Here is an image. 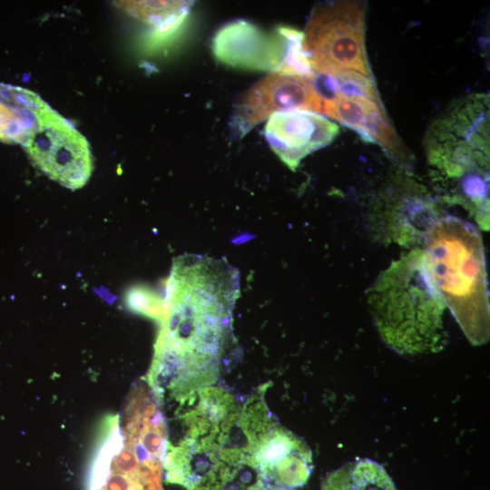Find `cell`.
<instances>
[{"label": "cell", "instance_id": "7a4b0ae2", "mask_svg": "<svg viewBox=\"0 0 490 490\" xmlns=\"http://www.w3.org/2000/svg\"><path fill=\"white\" fill-rule=\"evenodd\" d=\"M426 259L435 285L467 338L489 336V299L482 238L455 217L436 220L426 235Z\"/></svg>", "mask_w": 490, "mask_h": 490}, {"label": "cell", "instance_id": "6da1fadb", "mask_svg": "<svg viewBox=\"0 0 490 490\" xmlns=\"http://www.w3.org/2000/svg\"><path fill=\"white\" fill-rule=\"evenodd\" d=\"M239 295L240 273L225 259L185 254L173 260L148 374L156 402L190 405L217 381L223 355L233 346Z\"/></svg>", "mask_w": 490, "mask_h": 490}, {"label": "cell", "instance_id": "8fae6325", "mask_svg": "<svg viewBox=\"0 0 490 490\" xmlns=\"http://www.w3.org/2000/svg\"><path fill=\"white\" fill-rule=\"evenodd\" d=\"M45 103L38 94L24 104L0 101V142L23 146L38 129L39 113Z\"/></svg>", "mask_w": 490, "mask_h": 490}, {"label": "cell", "instance_id": "ba28073f", "mask_svg": "<svg viewBox=\"0 0 490 490\" xmlns=\"http://www.w3.org/2000/svg\"><path fill=\"white\" fill-rule=\"evenodd\" d=\"M321 113L379 144L392 156H403L404 149L381 103L333 94L322 99Z\"/></svg>", "mask_w": 490, "mask_h": 490}, {"label": "cell", "instance_id": "277c9868", "mask_svg": "<svg viewBox=\"0 0 490 490\" xmlns=\"http://www.w3.org/2000/svg\"><path fill=\"white\" fill-rule=\"evenodd\" d=\"M214 57L243 70L312 76L314 72L303 46V32L279 25L266 31L244 19L225 24L211 42Z\"/></svg>", "mask_w": 490, "mask_h": 490}, {"label": "cell", "instance_id": "8992f818", "mask_svg": "<svg viewBox=\"0 0 490 490\" xmlns=\"http://www.w3.org/2000/svg\"><path fill=\"white\" fill-rule=\"evenodd\" d=\"M294 110L322 112L316 73L313 76L269 73L239 100L231 116V126L242 137L271 115Z\"/></svg>", "mask_w": 490, "mask_h": 490}, {"label": "cell", "instance_id": "52a82bcc", "mask_svg": "<svg viewBox=\"0 0 490 490\" xmlns=\"http://www.w3.org/2000/svg\"><path fill=\"white\" fill-rule=\"evenodd\" d=\"M338 132V126L324 115L304 110L275 113L264 127L270 149L291 171L306 156L328 145Z\"/></svg>", "mask_w": 490, "mask_h": 490}, {"label": "cell", "instance_id": "3957f363", "mask_svg": "<svg viewBox=\"0 0 490 490\" xmlns=\"http://www.w3.org/2000/svg\"><path fill=\"white\" fill-rule=\"evenodd\" d=\"M366 5L335 1L318 5L303 32V46L314 73L334 76L356 72L371 76L365 45Z\"/></svg>", "mask_w": 490, "mask_h": 490}, {"label": "cell", "instance_id": "9c48e42d", "mask_svg": "<svg viewBox=\"0 0 490 490\" xmlns=\"http://www.w3.org/2000/svg\"><path fill=\"white\" fill-rule=\"evenodd\" d=\"M322 490H397L386 471L371 460L349 463L326 479Z\"/></svg>", "mask_w": 490, "mask_h": 490}, {"label": "cell", "instance_id": "30bf717a", "mask_svg": "<svg viewBox=\"0 0 490 490\" xmlns=\"http://www.w3.org/2000/svg\"><path fill=\"white\" fill-rule=\"evenodd\" d=\"M188 1H121V6L130 15L155 27L158 34L181 27L187 21Z\"/></svg>", "mask_w": 490, "mask_h": 490}, {"label": "cell", "instance_id": "5b68a950", "mask_svg": "<svg viewBox=\"0 0 490 490\" xmlns=\"http://www.w3.org/2000/svg\"><path fill=\"white\" fill-rule=\"evenodd\" d=\"M23 147L39 171L65 188L78 190L92 175L88 141L47 103L39 113L38 129Z\"/></svg>", "mask_w": 490, "mask_h": 490}]
</instances>
